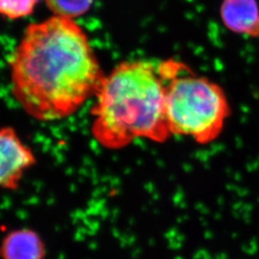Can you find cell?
Wrapping results in <instances>:
<instances>
[{
    "label": "cell",
    "mask_w": 259,
    "mask_h": 259,
    "mask_svg": "<svg viewBox=\"0 0 259 259\" xmlns=\"http://www.w3.org/2000/svg\"><path fill=\"white\" fill-rule=\"evenodd\" d=\"M9 68L14 98L40 122L73 115L96 95L106 75L83 28L56 16L28 25Z\"/></svg>",
    "instance_id": "cell-1"
},
{
    "label": "cell",
    "mask_w": 259,
    "mask_h": 259,
    "mask_svg": "<svg viewBox=\"0 0 259 259\" xmlns=\"http://www.w3.org/2000/svg\"><path fill=\"white\" fill-rule=\"evenodd\" d=\"M91 114L93 139L105 149L120 150L138 139L167 141L172 136L158 63L131 60L115 65L105 75Z\"/></svg>",
    "instance_id": "cell-2"
},
{
    "label": "cell",
    "mask_w": 259,
    "mask_h": 259,
    "mask_svg": "<svg viewBox=\"0 0 259 259\" xmlns=\"http://www.w3.org/2000/svg\"><path fill=\"white\" fill-rule=\"evenodd\" d=\"M165 83V114L171 136L206 145L218 139L232 110L219 83L195 73L181 61L158 63Z\"/></svg>",
    "instance_id": "cell-3"
},
{
    "label": "cell",
    "mask_w": 259,
    "mask_h": 259,
    "mask_svg": "<svg viewBox=\"0 0 259 259\" xmlns=\"http://www.w3.org/2000/svg\"><path fill=\"white\" fill-rule=\"evenodd\" d=\"M37 162L32 149L12 127L0 126V188L17 190L25 172Z\"/></svg>",
    "instance_id": "cell-4"
},
{
    "label": "cell",
    "mask_w": 259,
    "mask_h": 259,
    "mask_svg": "<svg viewBox=\"0 0 259 259\" xmlns=\"http://www.w3.org/2000/svg\"><path fill=\"white\" fill-rule=\"evenodd\" d=\"M219 17L223 26L232 34L259 38L258 0H222Z\"/></svg>",
    "instance_id": "cell-5"
},
{
    "label": "cell",
    "mask_w": 259,
    "mask_h": 259,
    "mask_svg": "<svg viewBox=\"0 0 259 259\" xmlns=\"http://www.w3.org/2000/svg\"><path fill=\"white\" fill-rule=\"evenodd\" d=\"M46 256L45 242L30 229L9 232L0 244L1 259H46Z\"/></svg>",
    "instance_id": "cell-6"
},
{
    "label": "cell",
    "mask_w": 259,
    "mask_h": 259,
    "mask_svg": "<svg viewBox=\"0 0 259 259\" xmlns=\"http://www.w3.org/2000/svg\"><path fill=\"white\" fill-rule=\"evenodd\" d=\"M94 0H45L48 9L56 17L74 19L87 14Z\"/></svg>",
    "instance_id": "cell-7"
},
{
    "label": "cell",
    "mask_w": 259,
    "mask_h": 259,
    "mask_svg": "<svg viewBox=\"0 0 259 259\" xmlns=\"http://www.w3.org/2000/svg\"><path fill=\"white\" fill-rule=\"evenodd\" d=\"M39 0H0V16L7 19H23L34 13Z\"/></svg>",
    "instance_id": "cell-8"
}]
</instances>
